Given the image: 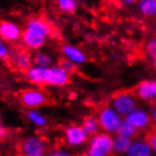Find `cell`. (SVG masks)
I'll use <instances>...</instances> for the list:
<instances>
[{
	"label": "cell",
	"mask_w": 156,
	"mask_h": 156,
	"mask_svg": "<svg viewBox=\"0 0 156 156\" xmlns=\"http://www.w3.org/2000/svg\"><path fill=\"white\" fill-rule=\"evenodd\" d=\"M50 25L42 20H32L23 33V42L30 49H40L45 43L47 36L50 35Z\"/></svg>",
	"instance_id": "6da1fadb"
},
{
	"label": "cell",
	"mask_w": 156,
	"mask_h": 156,
	"mask_svg": "<svg viewBox=\"0 0 156 156\" xmlns=\"http://www.w3.org/2000/svg\"><path fill=\"white\" fill-rule=\"evenodd\" d=\"M113 151V138L108 133H98L90 139V153L98 156H108Z\"/></svg>",
	"instance_id": "7a4b0ae2"
},
{
	"label": "cell",
	"mask_w": 156,
	"mask_h": 156,
	"mask_svg": "<svg viewBox=\"0 0 156 156\" xmlns=\"http://www.w3.org/2000/svg\"><path fill=\"white\" fill-rule=\"evenodd\" d=\"M112 105L119 115H128L136 110V100L128 92H119L112 98Z\"/></svg>",
	"instance_id": "3957f363"
},
{
	"label": "cell",
	"mask_w": 156,
	"mask_h": 156,
	"mask_svg": "<svg viewBox=\"0 0 156 156\" xmlns=\"http://www.w3.org/2000/svg\"><path fill=\"white\" fill-rule=\"evenodd\" d=\"M121 117L112 108H103L98 114V123L105 133H114L117 131L119 126L121 125Z\"/></svg>",
	"instance_id": "277c9868"
},
{
	"label": "cell",
	"mask_w": 156,
	"mask_h": 156,
	"mask_svg": "<svg viewBox=\"0 0 156 156\" xmlns=\"http://www.w3.org/2000/svg\"><path fill=\"white\" fill-rule=\"evenodd\" d=\"M20 98L22 104L27 108H39L48 102L47 95L37 90H23L20 95Z\"/></svg>",
	"instance_id": "5b68a950"
},
{
	"label": "cell",
	"mask_w": 156,
	"mask_h": 156,
	"mask_svg": "<svg viewBox=\"0 0 156 156\" xmlns=\"http://www.w3.org/2000/svg\"><path fill=\"white\" fill-rule=\"evenodd\" d=\"M69 83V74L59 66L49 67L45 75V84L53 86H63Z\"/></svg>",
	"instance_id": "8992f818"
},
{
	"label": "cell",
	"mask_w": 156,
	"mask_h": 156,
	"mask_svg": "<svg viewBox=\"0 0 156 156\" xmlns=\"http://www.w3.org/2000/svg\"><path fill=\"white\" fill-rule=\"evenodd\" d=\"M45 151V143L40 137H30L26 138L20 144V152L25 156L43 154Z\"/></svg>",
	"instance_id": "52a82bcc"
},
{
	"label": "cell",
	"mask_w": 156,
	"mask_h": 156,
	"mask_svg": "<svg viewBox=\"0 0 156 156\" xmlns=\"http://www.w3.org/2000/svg\"><path fill=\"white\" fill-rule=\"evenodd\" d=\"M0 37L7 42H15L20 37V30L12 22L0 23Z\"/></svg>",
	"instance_id": "ba28073f"
},
{
	"label": "cell",
	"mask_w": 156,
	"mask_h": 156,
	"mask_svg": "<svg viewBox=\"0 0 156 156\" xmlns=\"http://www.w3.org/2000/svg\"><path fill=\"white\" fill-rule=\"evenodd\" d=\"M67 141L71 146H78L84 144L87 139V133L79 126H71L66 130Z\"/></svg>",
	"instance_id": "9c48e42d"
},
{
	"label": "cell",
	"mask_w": 156,
	"mask_h": 156,
	"mask_svg": "<svg viewBox=\"0 0 156 156\" xmlns=\"http://www.w3.org/2000/svg\"><path fill=\"white\" fill-rule=\"evenodd\" d=\"M135 93L143 100L151 101L156 98V82L153 80H144L136 87Z\"/></svg>",
	"instance_id": "30bf717a"
},
{
	"label": "cell",
	"mask_w": 156,
	"mask_h": 156,
	"mask_svg": "<svg viewBox=\"0 0 156 156\" xmlns=\"http://www.w3.org/2000/svg\"><path fill=\"white\" fill-rule=\"evenodd\" d=\"M149 115L144 110H133L130 114L126 117V121L133 126L136 129L145 128L149 123Z\"/></svg>",
	"instance_id": "8fae6325"
},
{
	"label": "cell",
	"mask_w": 156,
	"mask_h": 156,
	"mask_svg": "<svg viewBox=\"0 0 156 156\" xmlns=\"http://www.w3.org/2000/svg\"><path fill=\"white\" fill-rule=\"evenodd\" d=\"M152 147L146 141H135L131 143L129 147L127 156H151Z\"/></svg>",
	"instance_id": "7c38bea8"
},
{
	"label": "cell",
	"mask_w": 156,
	"mask_h": 156,
	"mask_svg": "<svg viewBox=\"0 0 156 156\" xmlns=\"http://www.w3.org/2000/svg\"><path fill=\"white\" fill-rule=\"evenodd\" d=\"M62 52L67 57L68 60H70L74 63H83L85 62L86 57L82 50H79L78 48L73 47V45H63Z\"/></svg>",
	"instance_id": "4fadbf2b"
},
{
	"label": "cell",
	"mask_w": 156,
	"mask_h": 156,
	"mask_svg": "<svg viewBox=\"0 0 156 156\" xmlns=\"http://www.w3.org/2000/svg\"><path fill=\"white\" fill-rule=\"evenodd\" d=\"M48 68H41V67H31L26 71L28 80L35 84H45V75H47Z\"/></svg>",
	"instance_id": "5bb4252c"
},
{
	"label": "cell",
	"mask_w": 156,
	"mask_h": 156,
	"mask_svg": "<svg viewBox=\"0 0 156 156\" xmlns=\"http://www.w3.org/2000/svg\"><path fill=\"white\" fill-rule=\"evenodd\" d=\"M14 61H15L16 67L20 69V70L27 71L30 68H31V62L32 59L30 53L25 52V51H20L17 52L14 57Z\"/></svg>",
	"instance_id": "9a60e30c"
},
{
	"label": "cell",
	"mask_w": 156,
	"mask_h": 156,
	"mask_svg": "<svg viewBox=\"0 0 156 156\" xmlns=\"http://www.w3.org/2000/svg\"><path fill=\"white\" fill-rule=\"evenodd\" d=\"M82 128L84 129V131L87 133V136H95L98 135V131L100 130V123H98V120L94 117H87L84 119L83 121V126Z\"/></svg>",
	"instance_id": "2e32d148"
},
{
	"label": "cell",
	"mask_w": 156,
	"mask_h": 156,
	"mask_svg": "<svg viewBox=\"0 0 156 156\" xmlns=\"http://www.w3.org/2000/svg\"><path fill=\"white\" fill-rule=\"evenodd\" d=\"M136 133H137V129L133 126L130 125L129 122H127L126 120L121 122V125L119 126V128L117 130L118 137L126 138V139H131Z\"/></svg>",
	"instance_id": "e0dca14e"
},
{
	"label": "cell",
	"mask_w": 156,
	"mask_h": 156,
	"mask_svg": "<svg viewBox=\"0 0 156 156\" xmlns=\"http://www.w3.org/2000/svg\"><path fill=\"white\" fill-rule=\"evenodd\" d=\"M139 9L145 16L156 15V0H143L139 2Z\"/></svg>",
	"instance_id": "ac0fdd59"
},
{
	"label": "cell",
	"mask_w": 156,
	"mask_h": 156,
	"mask_svg": "<svg viewBox=\"0 0 156 156\" xmlns=\"http://www.w3.org/2000/svg\"><path fill=\"white\" fill-rule=\"evenodd\" d=\"M130 145H131V140L130 139L117 137V138L113 139V151L115 153H119V154L127 153L129 147H130Z\"/></svg>",
	"instance_id": "d6986e66"
},
{
	"label": "cell",
	"mask_w": 156,
	"mask_h": 156,
	"mask_svg": "<svg viewBox=\"0 0 156 156\" xmlns=\"http://www.w3.org/2000/svg\"><path fill=\"white\" fill-rule=\"evenodd\" d=\"M33 61L36 65V67H41V68H49V66L52 62L50 57L45 53H42V52L36 53L33 58Z\"/></svg>",
	"instance_id": "ffe728a7"
},
{
	"label": "cell",
	"mask_w": 156,
	"mask_h": 156,
	"mask_svg": "<svg viewBox=\"0 0 156 156\" xmlns=\"http://www.w3.org/2000/svg\"><path fill=\"white\" fill-rule=\"evenodd\" d=\"M59 8L66 12H74L77 8V4L74 0H59Z\"/></svg>",
	"instance_id": "44dd1931"
},
{
	"label": "cell",
	"mask_w": 156,
	"mask_h": 156,
	"mask_svg": "<svg viewBox=\"0 0 156 156\" xmlns=\"http://www.w3.org/2000/svg\"><path fill=\"white\" fill-rule=\"evenodd\" d=\"M28 118H30V120L33 122V123H35L36 126H44L47 123V120H45V118H43L39 112H36V111H30L28 112Z\"/></svg>",
	"instance_id": "7402d4cb"
},
{
	"label": "cell",
	"mask_w": 156,
	"mask_h": 156,
	"mask_svg": "<svg viewBox=\"0 0 156 156\" xmlns=\"http://www.w3.org/2000/svg\"><path fill=\"white\" fill-rule=\"evenodd\" d=\"M146 52H147V55L151 58L156 60V37H153L147 42V44H146Z\"/></svg>",
	"instance_id": "603a6c76"
},
{
	"label": "cell",
	"mask_w": 156,
	"mask_h": 156,
	"mask_svg": "<svg viewBox=\"0 0 156 156\" xmlns=\"http://www.w3.org/2000/svg\"><path fill=\"white\" fill-rule=\"evenodd\" d=\"M59 67H60V68H62L63 70L67 71L68 74L75 71V69H76L75 63L71 62L70 60H68V59H63V60H61V61L59 62Z\"/></svg>",
	"instance_id": "cb8c5ba5"
},
{
	"label": "cell",
	"mask_w": 156,
	"mask_h": 156,
	"mask_svg": "<svg viewBox=\"0 0 156 156\" xmlns=\"http://www.w3.org/2000/svg\"><path fill=\"white\" fill-rule=\"evenodd\" d=\"M9 55H10L9 48H8L2 41H0V59L6 60V59L9 58Z\"/></svg>",
	"instance_id": "d4e9b609"
},
{
	"label": "cell",
	"mask_w": 156,
	"mask_h": 156,
	"mask_svg": "<svg viewBox=\"0 0 156 156\" xmlns=\"http://www.w3.org/2000/svg\"><path fill=\"white\" fill-rule=\"evenodd\" d=\"M148 144H149V146L152 147V149H155L156 151V133H152V135L148 137Z\"/></svg>",
	"instance_id": "484cf974"
},
{
	"label": "cell",
	"mask_w": 156,
	"mask_h": 156,
	"mask_svg": "<svg viewBox=\"0 0 156 156\" xmlns=\"http://www.w3.org/2000/svg\"><path fill=\"white\" fill-rule=\"evenodd\" d=\"M49 156H71L70 154L66 151H62V149H58V151H55L52 152Z\"/></svg>",
	"instance_id": "4316f807"
},
{
	"label": "cell",
	"mask_w": 156,
	"mask_h": 156,
	"mask_svg": "<svg viewBox=\"0 0 156 156\" xmlns=\"http://www.w3.org/2000/svg\"><path fill=\"white\" fill-rule=\"evenodd\" d=\"M6 133H7V131H6V129L2 127V126L0 125V138H2V137L6 136Z\"/></svg>",
	"instance_id": "83f0119b"
},
{
	"label": "cell",
	"mask_w": 156,
	"mask_h": 156,
	"mask_svg": "<svg viewBox=\"0 0 156 156\" xmlns=\"http://www.w3.org/2000/svg\"><path fill=\"white\" fill-rule=\"evenodd\" d=\"M152 119H153V122H154V123H155V126H156V106L154 108V110H153Z\"/></svg>",
	"instance_id": "f1b7e54d"
},
{
	"label": "cell",
	"mask_w": 156,
	"mask_h": 156,
	"mask_svg": "<svg viewBox=\"0 0 156 156\" xmlns=\"http://www.w3.org/2000/svg\"><path fill=\"white\" fill-rule=\"evenodd\" d=\"M123 4H127V5H133V1H123Z\"/></svg>",
	"instance_id": "f546056e"
},
{
	"label": "cell",
	"mask_w": 156,
	"mask_h": 156,
	"mask_svg": "<svg viewBox=\"0 0 156 156\" xmlns=\"http://www.w3.org/2000/svg\"><path fill=\"white\" fill-rule=\"evenodd\" d=\"M28 156H47V155H44V154H36V155H28Z\"/></svg>",
	"instance_id": "4dcf8cb0"
},
{
	"label": "cell",
	"mask_w": 156,
	"mask_h": 156,
	"mask_svg": "<svg viewBox=\"0 0 156 156\" xmlns=\"http://www.w3.org/2000/svg\"><path fill=\"white\" fill-rule=\"evenodd\" d=\"M86 156H98V155H95V154H92V153H90V154H87Z\"/></svg>",
	"instance_id": "1f68e13d"
},
{
	"label": "cell",
	"mask_w": 156,
	"mask_h": 156,
	"mask_svg": "<svg viewBox=\"0 0 156 156\" xmlns=\"http://www.w3.org/2000/svg\"><path fill=\"white\" fill-rule=\"evenodd\" d=\"M154 66H155V68H156V60H154Z\"/></svg>",
	"instance_id": "d6a6232c"
}]
</instances>
